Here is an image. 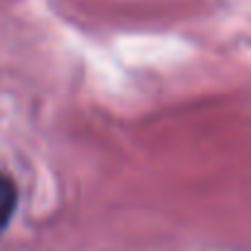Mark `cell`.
<instances>
[{
    "mask_svg": "<svg viewBox=\"0 0 251 251\" xmlns=\"http://www.w3.org/2000/svg\"><path fill=\"white\" fill-rule=\"evenodd\" d=\"M15 207H17V185L7 173L0 171V234L10 225V220L15 215Z\"/></svg>",
    "mask_w": 251,
    "mask_h": 251,
    "instance_id": "obj_1",
    "label": "cell"
}]
</instances>
